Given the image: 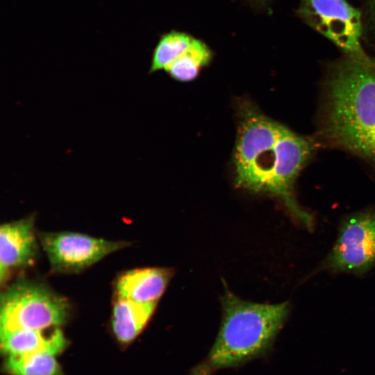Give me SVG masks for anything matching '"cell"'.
Returning <instances> with one entry per match:
<instances>
[{"label": "cell", "mask_w": 375, "mask_h": 375, "mask_svg": "<svg viewBox=\"0 0 375 375\" xmlns=\"http://www.w3.org/2000/svg\"><path fill=\"white\" fill-rule=\"evenodd\" d=\"M172 276V270L164 267L131 269L117 281L118 298L140 303L157 302Z\"/></svg>", "instance_id": "9"}, {"label": "cell", "mask_w": 375, "mask_h": 375, "mask_svg": "<svg viewBox=\"0 0 375 375\" xmlns=\"http://www.w3.org/2000/svg\"><path fill=\"white\" fill-rule=\"evenodd\" d=\"M193 40L190 34L177 31L162 34L153 49L149 73L165 71L188 49Z\"/></svg>", "instance_id": "14"}, {"label": "cell", "mask_w": 375, "mask_h": 375, "mask_svg": "<svg viewBox=\"0 0 375 375\" xmlns=\"http://www.w3.org/2000/svg\"><path fill=\"white\" fill-rule=\"evenodd\" d=\"M56 356L47 351L23 356H8L5 368L11 375H62Z\"/></svg>", "instance_id": "13"}, {"label": "cell", "mask_w": 375, "mask_h": 375, "mask_svg": "<svg viewBox=\"0 0 375 375\" xmlns=\"http://www.w3.org/2000/svg\"><path fill=\"white\" fill-rule=\"evenodd\" d=\"M241 111L234 153L236 185L280 197L297 219L311 227L312 217L297 203L293 190L313 144L249 106Z\"/></svg>", "instance_id": "1"}, {"label": "cell", "mask_w": 375, "mask_h": 375, "mask_svg": "<svg viewBox=\"0 0 375 375\" xmlns=\"http://www.w3.org/2000/svg\"><path fill=\"white\" fill-rule=\"evenodd\" d=\"M297 12L308 25L344 51L345 56L360 61L371 58L362 47L361 12L347 0H301Z\"/></svg>", "instance_id": "5"}, {"label": "cell", "mask_w": 375, "mask_h": 375, "mask_svg": "<svg viewBox=\"0 0 375 375\" xmlns=\"http://www.w3.org/2000/svg\"><path fill=\"white\" fill-rule=\"evenodd\" d=\"M69 310L68 301L44 285L22 280L1 294L0 330L58 328Z\"/></svg>", "instance_id": "4"}, {"label": "cell", "mask_w": 375, "mask_h": 375, "mask_svg": "<svg viewBox=\"0 0 375 375\" xmlns=\"http://www.w3.org/2000/svg\"><path fill=\"white\" fill-rule=\"evenodd\" d=\"M324 133L375 167V58L345 56L328 68Z\"/></svg>", "instance_id": "2"}, {"label": "cell", "mask_w": 375, "mask_h": 375, "mask_svg": "<svg viewBox=\"0 0 375 375\" xmlns=\"http://www.w3.org/2000/svg\"><path fill=\"white\" fill-rule=\"evenodd\" d=\"M256 1L260 3H262V2H265L266 0H256Z\"/></svg>", "instance_id": "16"}, {"label": "cell", "mask_w": 375, "mask_h": 375, "mask_svg": "<svg viewBox=\"0 0 375 375\" xmlns=\"http://www.w3.org/2000/svg\"><path fill=\"white\" fill-rule=\"evenodd\" d=\"M40 240L52 270L65 274L78 273L128 245L126 241H111L72 232L42 233Z\"/></svg>", "instance_id": "6"}, {"label": "cell", "mask_w": 375, "mask_h": 375, "mask_svg": "<svg viewBox=\"0 0 375 375\" xmlns=\"http://www.w3.org/2000/svg\"><path fill=\"white\" fill-rule=\"evenodd\" d=\"M375 262V212L365 211L348 218L327 260L332 269L361 272Z\"/></svg>", "instance_id": "7"}, {"label": "cell", "mask_w": 375, "mask_h": 375, "mask_svg": "<svg viewBox=\"0 0 375 375\" xmlns=\"http://www.w3.org/2000/svg\"><path fill=\"white\" fill-rule=\"evenodd\" d=\"M156 305L157 302L140 303L117 297L112 315V328L117 340L122 344L133 341L149 322Z\"/></svg>", "instance_id": "11"}, {"label": "cell", "mask_w": 375, "mask_h": 375, "mask_svg": "<svg viewBox=\"0 0 375 375\" xmlns=\"http://www.w3.org/2000/svg\"><path fill=\"white\" fill-rule=\"evenodd\" d=\"M222 303V319L216 340L206 359L192 370L191 375H211L265 355L289 312L287 302L253 303L228 290Z\"/></svg>", "instance_id": "3"}, {"label": "cell", "mask_w": 375, "mask_h": 375, "mask_svg": "<svg viewBox=\"0 0 375 375\" xmlns=\"http://www.w3.org/2000/svg\"><path fill=\"white\" fill-rule=\"evenodd\" d=\"M1 349L6 356H23L40 351L60 354L67 346L62 331L56 328L49 335L43 331L0 330Z\"/></svg>", "instance_id": "10"}, {"label": "cell", "mask_w": 375, "mask_h": 375, "mask_svg": "<svg viewBox=\"0 0 375 375\" xmlns=\"http://www.w3.org/2000/svg\"><path fill=\"white\" fill-rule=\"evenodd\" d=\"M213 54L202 40L194 38L188 49L165 70L174 79L188 82L195 79L201 69L208 65Z\"/></svg>", "instance_id": "12"}, {"label": "cell", "mask_w": 375, "mask_h": 375, "mask_svg": "<svg viewBox=\"0 0 375 375\" xmlns=\"http://www.w3.org/2000/svg\"><path fill=\"white\" fill-rule=\"evenodd\" d=\"M368 19L375 35V0H365Z\"/></svg>", "instance_id": "15"}, {"label": "cell", "mask_w": 375, "mask_h": 375, "mask_svg": "<svg viewBox=\"0 0 375 375\" xmlns=\"http://www.w3.org/2000/svg\"><path fill=\"white\" fill-rule=\"evenodd\" d=\"M33 215L3 224L0 227V281L3 284L10 272L34 261L38 245Z\"/></svg>", "instance_id": "8"}]
</instances>
